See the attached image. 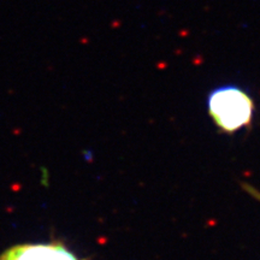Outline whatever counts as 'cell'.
<instances>
[{
	"instance_id": "cell-2",
	"label": "cell",
	"mask_w": 260,
	"mask_h": 260,
	"mask_svg": "<svg viewBox=\"0 0 260 260\" xmlns=\"http://www.w3.org/2000/svg\"><path fill=\"white\" fill-rule=\"evenodd\" d=\"M0 260H86L80 259L63 242L22 243L10 247L0 254Z\"/></svg>"
},
{
	"instance_id": "cell-1",
	"label": "cell",
	"mask_w": 260,
	"mask_h": 260,
	"mask_svg": "<svg viewBox=\"0 0 260 260\" xmlns=\"http://www.w3.org/2000/svg\"><path fill=\"white\" fill-rule=\"evenodd\" d=\"M207 110L214 124L224 133H235L248 126L254 113L251 95L235 84L213 89L207 99Z\"/></svg>"
}]
</instances>
